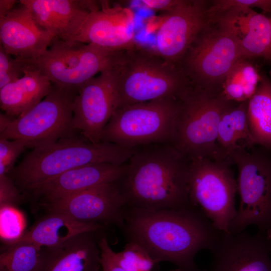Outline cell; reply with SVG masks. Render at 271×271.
<instances>
[{"instance_id":"cell-1","label":"cell","mask_w":271,"mask_h":271,"mask_svg":"<svg viewBox=\"0 0 271 271\" xmlns=\"http://www.w3.org/2000/svg\"><path fill=\"white\" fill-rule=\"evenodd\" d=\"M122 228L157 263L169 261L183 271L200 269L197 252L210 249L222 231L198 207L148 210L126 207ZM127 241V242H128Z\"/></svg>"},{"instance_id":"cell-2","label":"cell","mask_w":271,"mask_h":271,"mask_svg":"<svg viewBox=\"0 0 271 271\" xmlns=\"http://www.w3.org/2000/svg\"><path fill=\"white\" fill-rule=\"evenodd\" d=\"M190 162L171 143L135 148L116 182L126 207L148 210L195 207L189 192Z\"/></svg>"},{"instance_id":"cell-3","label":"cell","mask_w":271,"mask_h":271,"mask_svg":"<svg viewBox=\"0 0 271 271\" xmlns=\"http://www.w3.org/2000/svg\"><path fill=\"white\" fill-rule=\"evenodd\" d=\"M134 150L106 141L92 143L76 134L32 149L8 175L26 199L40 185L71 169L103 163L124 164Z\"/></svg>"},{"instance_id":"cell-4","label":"cell","mask_w":271,"mask_h":271,"mask_svg":"<svg viewBox=\"0 0 271 271\" xmlns=\"http://www.w3.org/2000/svg\"><path fill=\"white\" fill-rule=\"evenodd\" d=\"M113 68L117 107L177 98L191 82L180 66L136 44L118 51Z\"/></svg>"},{"instance_id":"cell-5","label":"cell","mask_w":271,"mask_h":271,"mask_svg":"<svg viewBox=\"0 0 271 271\" xmlns=\"http://www.w3.org/2000/svg\"><path fill=\"white\" fill-rule=\"evenodd\" d=\"M179 110L172 144L189 160H218L216 140L223 113L238 102L221 92L191 83L178 97Z\"/></svg>"},{"instance_id":"cell-6","label":"cell","mask_w":271,"mask_h":271,"mask_svg":"<svg viewBox=\"0 0 271 271\" xmlns=\"http://www.w3.org/2000/svg\"><path fill=\"white\" fill-rule=\"evenodd\" d=\"M242 58L239 35L234 22L208 20L179 65L191 83L221 92L226 75Z\"/></svg>"},{"instance_id":"cell-7","label":"cell","mask_w":271,"mask_h":271,"mask_svg":"<svg viewBox=\"0 0 271 271\" xmlns=\"http://www.w3.org/2000/svg\"><path fill=\"white\" fill-rule=\"evenodd\" d=\"M257 146L235 150L229 156L238 169L240 196L236 215L228 227L230 233L242 232L251 225L265 233L271 228V150Z\"/></svg>"},{"instance_id":"cell-8","label":"cell","mask_w":271,"mask_h":271,"mask_svg":"<svg viewBox=\"0 0 271 271\" xmlns=\"http://www.w3.org/2000/svg\"><path fill=\"white\" fill-rule=\"evenodd\" d=\"M178 110V97L119 107L105 126L101 141L131 148L172 144Z\"/></svg>"},{"instance_id":"cell-9","label":"cell","mask_w":271,"mask_h":271,"mask_svg":"<svg viewBox=\"0 0 271 271\" xmlns=\"http://www.w3.org/2000/svg\"><path fill=\"white\" fill-rule=\"evenodd\" d=\"M78 88L53 84L49 93L0 133V138L22 142L32 149L78 134L73 126L72 105Z\"/></svg>"},{"instance_id":"cell-10","label":"cell","mask_w":271,"mask_h":271,"mask_svg":"<svg viewBox=\"0 0 271 271\" xmlns=\"http://www.w3.org/2000/svg\"><path fill=\"white\" fill-rule=\"evenodd\" d=\"M118 51L55 37L41 57L20 59L39 70L53 84L79 88L96 74L112 66Z\"/></svg>"},{"instance_id":"cell-11","label":"cell","mask_w":271,"mask_h":271,"mask_svg":"<svg viewBox=\"0 0 271 271\" xmlns=\"http://www.w3.org/2000/svg\"><path fill=\"white\" fill-rule=\"evenodd\" d=\"M231 165L224 160L197 158L191 160L189 173L192 204L199 208L218 230L227 233L237 213V181Z\"/></svg>"},{"instance_id":"cell-12","label":"cell","mask_w":271,"mask_h":271,"mask_svg":"<svg viewBox=\"0 0 271 271\" xmlns=\"http://www.w3.org/2000/svg\"><path fill=\"white\" fill-rule=\"evenodd\" d=\"M117 107L116 80L112 66L79 87L72 105L73 128L86 141L99 143Z\"/></svg>"},{"instance_id":"cell-13","label":"cell","mask_w":271,"mask_h":271,"mask_svg":"<svg viewBox=\"0 0 271 271\" xmlns=\"http://www.w3.org/2000/svg\"><path fill=\"white\" fill-rule=\"evenodd\" d=\"M45 212L63 213L81 222L122 228L126 203L116 182L98 185L38 206Z\"/></svg>"},{"instance_id":"cell-14","label":"cell","mask_w":271,"mask_h":271,"mask_svg":"<svg viewBox=\"0 0 271 271\" xmlns=\"http://www.w3.org/2000/svg\"><path fill=\"white\" fill-rule=\"evenodd\" d=\"M209 2L185 0L174 11L165 13L159 21L154 51L166 61L179 65L207 24Z\"/></svg>"},{"instance_id":"cell-15","label":"cell","mask_w":271,"mask_h":271,"mask_svg":"<svg viewBox=\"0 0 271 271\" xmlns=\"http://www.w3.org/2000/svg\"><path fill=\"white\" fill-rule=\"evenodd\" d=\"M210 250L208 271H271V239L265 233L222 231Z\"/></svg>"},{"instance_id":"cell-16","label":"cell","mask_w":271,"mask_h":271,"mask_svg":"<svg viewBox=\"0 0 271 271\" xmlns=\"http://www.w3.org/2000/svg\"><path fill=\"white\" fill-rule=\"evenodd\" d=\"M101 7L90 13L78 33L71 41L93 44L112 50L128 48L134 42V16L128 9L110 7L100 2Z\"/></svg>"},{"instance_id":"cell-17","label":"cell","mask_w":271,"mask_h":271,"mask_svg":"<svg viewBox=\"0 0 271 271\" xmlns=\"http://www.w3.org/2000/svg\"><path fill=\"white\" fill-rule=\"evenodd\" d=\"M54 38L38 24L30 10L20 2L0 19L1 45L15 57L37 59L47 51Z\"/></svg>"},{"instance_id":"cell-18","label":"cell","mask_w":271,"mask_h":271,"mask_svg":"<svg viewBox=\"0 0 271 271\" xmlns=\"http://www.w3.org/2000/svg\"><path fill=\"white\" fill-rule=\"evenodd\" d=\"M126 163H98L71 169L40 185L26 198L31 197L38 206L98 185L117 182L124 173Z\"/></svg>"},{"instance_id":"cell-19","label":"cell","mask_w":271,"mask_h":271,"mask_svg":"<svg viewBox=\"0 0 271 271\" xmlns=\"http://www.w3.org/2000/svg\"><path fill=\"white\" fill-rule=\"evenodd\" d=\"M42 27L55 37L71 41L88 16L100 6L92 1L21 0Z\"/></svg>"},{"instance_id":"cell-20","label":"cell","mask_w":271,"mask_h":271,"mask_svg":"<svg viewBox=\"0 0 271 271\" xmlns=\"http://www.w3.org/2000/svg\"><path fill=\"white\" fill-rule=\"evenodd\" d=\"M100 232L82 233L57 245L43 247L40 271H100Z\"/></svg>"},{"instance_id":"cell-21","label":"cell","mask_w":271,"mask_h":271,"mask_svg":"<svg viewBox=\"0 0 271 271\" xmlns=\"http://www.w3.org/2000/svg\"><path fill=\"white\" fill-rule=\"evenodd\" d=\"M24 62L26 64L24 75L0 89L1 108L16 118L42 101L51 91L53 85L39 70Z\"/></svg>"},{"instance_id":"cell-22","label":"cell","mask_w":271,"mask_h":271,"mask_svg":"<svg viewBox=\"0 0 271 271\" xmlns=\"http://www.w3.org/2000/svg\"><path fill=\"white\" fill-rule=\"evenodd\" d=\"M106 227L98 223L81 222L63 213L46 212L19 239L10 243L29 242L42 247H51L78 234L102 231Z\"/></svg>"},{"instance_id":"cell-23","label":"cell","mask_w":271,"mask_h":271,"mask_svg":"<svg viewBox=\"0 0 271 271\" xmlns=\"http://www.w3.org/2000/svg\"><path fill=\"white\" fill-rule=\"evenodd\" d=\"M248 101L237 103L222 115L219 123L216 144L218 159L231 164L229 156L235 150H249L256 146L250 131Z\"/></svg>"},{"instance_id":"cell-24","label":"cell","mask_w":271,"mask_h":271,"mask_svg":"<svg viewBox=\"0 0 271 271\" xmlns=\"http://www.w3.org/2000/svg\"><path fill=\"white\" fill-rule=\"evenodd\" d=\"M236 26L243 58H262L271 67L268 17L250 9L239 16Z\"/></svg>"},{"instance_id":"cell-25","label":"cell","mask_w":271,"mask_h":271,"mask_svg":"<svg viewBox=\"0 0 271 271\" xmlns=\"http://www.w3.org/2000/svg\"><path fill=\"white\" fill-rule=\"evenodd\" d=\"M256 90L248 100L247 118L256 145L271 150V80L263 72Z\"/></svg>"},{"instance_id":"cell-26","label":"cell","mask_w":271,"mask_h":271,"mask_svg":"<svg viewBox=\"0 0 271 271\" xmlns=\"http://www.w3.org/2000/svg\"><path fill=\"white\" fill-rule=\"evenodd\" d=\"M260 77V72L250 59H241L226 75L221 93L229 101H247L255 93Z\"/></svg>"},{"instance_id":"cell-27","label":"cell","mask_w":271,"mask_h":271,"mask_svg":"<svg viewBox=\"0 0 271 271\" xmlns=\"http://www.w3.org/2000/svg\"><path fill=\"white\" fill-rule=\"evenodd\" d=\"M0 254V271H40L43 247L29 242L4 244Z\"/></svg>"},{"instance_id":"cell-28","label":"cell","mask_w":271,"mask_h":271,"mask_svg":"<svg viewBox=\"0 0 271 271\" xmlns=\"http://www.w3.org/2000/svg\"><path fill=\"white\" fill-rule=\"evenodd\" d=\"M113 256L124 271H152L156 263L141 246L131 241L127 242L123 250L113 251Z\"/></svg>"},{"instance_id":"cell-29","label":"cell","mask_w":271,"mask_h":271,"mask_svg":"<svg viewBox=\"0 0 271 271\" xmlns=\"http://www.w3.org/2000/svg\"><path fill=\"white\" fill-rule=\"evenodd\" d=\"M26 219L17 207H0V236L4 244L13 242L25 233Z\"/></svg>"},{"instance_id":"cell-30","label":"cell","mask_w":271,"mask_h":271,"mask_svg":"<svg viewBox=\"0 0 271 271\" xmlns=\"http://www.w3.org/2000/svg\"><path fill=\"white\" fill-rule=\"evenodd\" d=\"M254 8L260 9L271 17V0L210 1L207 15L211 17L231 13L240 14Z\"/></svg>"},{"instance_id":"cell-31","label":"cell","mask_w":271,"mask_h":271,"mask_svg":"<svg viewBox=\"0 0 271 271\" xmlns=\"http://www.w3.org/2000/svg\"><path fill=\"white\" fill-rule=\"evenodd\" d=\"M25 67L22 60L13 58L0 45V89L23 76Z\"/></svg>"},{"instance_id":"cell-32","label":"cell","mask_w":271,"mask_h":271,"mask_svg":"<svg viewBox=\"0 0 271 271\" xmlns=\"http://www.w3.org/2000/svg\"><path fill=\"white\" fill-rule=\"evenodd\" d=\"M26 148L19 140L0 138V176L11 172L17 159Z\"/></svg>"},{"instance_id":"cell-33","label":"cell","mask_w":271,"mask_h":271,"mask_svg":"<svg viewBox=\"0 0 271 271\" xmlns=\"http://www.w3.org/2000/svg\"><path fill=\"white\" fill-rule=\"evenodd\" d=\"M13 179L9 175L0 176V207H18L26 200Z\"/></svg>"},{"instance_id":"cell-34","label":"cell","mask_w":271,"mask_h":271,"mask_svg":"<svg viewBox=\"0 0 271 271\" xmlns=\"http://www.w3.org/2000/svg\"><path fill=\"white\" fill-rule=\"evenodd\" d=\"M101 250V267L102 271H124L115 261L113 250L110 246L106 238H101L99 242Z\"/></svg>"},{"instance_id":"cell-35","label":"cell","mask_w":271,"mask_h":271,"mask_svg":"<svg viewBox=\"0 0 271 271\" xmlns=\"http://www.w3.org/2000/svg\"><path fill=\"white\" fill-rule=\"evenodd\" d=\"M185 0H142L141 3L148 8L170 13L182 5Z\"/></svg>"},{"instance_id":"cell-36","label":"cell","mask_w":271,"mask_h":271,"mask_svg":"<svg viewBox=\"0 0 271 271\" xmlns=\"http://www.w3.org/2000/svg\"><path fill=\"white\" fill-rule=\"evenodd\" d=\"M18 1L15 0H0V19L5 17L16 7Z\"/></svg>"},{"instance_id":"cell-37","label":"cell","mask_w":271,"mask_h":271,"mask_svg":"<svg viewBox=\"0 0 271 271\" xmlns=\"http://www.w3.org/2000/svg\"><path fill=\"white\" fill-rule=\"evenodd\" d=\"M16 118L6 113L0 114V133L5 131L12 123Z\"/></svg>"},{"instance_id":"cell-38","label":"cell","mask_w":271,"mask_h":271,"mask_svg":"<svg viewBox=\"0 0 271 271\" xmlns=\"http://www.w3.org/2000/svg\"><path fill=\"white\" fill-rule=\"evenodd\" d=\"M266 234V235H267V237L269 239H271V228L267 231Z\"/></svg>"},{"instance_id":"cell-39","label":"cell","mask_w":271,"mask_h":271,"mask_svg":"<svg viewBox=\"0 0 271 271\" xmlns=\"http://www.w3.org/2000/svg\"><path fill=\"white\" fill-rule=\"evenodd\" d=\"M270 23V44L271 47V17H268Z\"/></svg>"},{"instance_id":"cell-40","label":"cell","mask_w":271,"mask_h":271,"mask_svg":"<svg viewBox=\"0 0 271 271\" xmlns=\"http://www.w3.org/2000/svg\"><path fill=\"white\" fill-rule=\"evenodd\" d=\"M170 271H183L182 270V269H180V268H176V269H173V270H171Z\"/></svg>"}]
</instances>
